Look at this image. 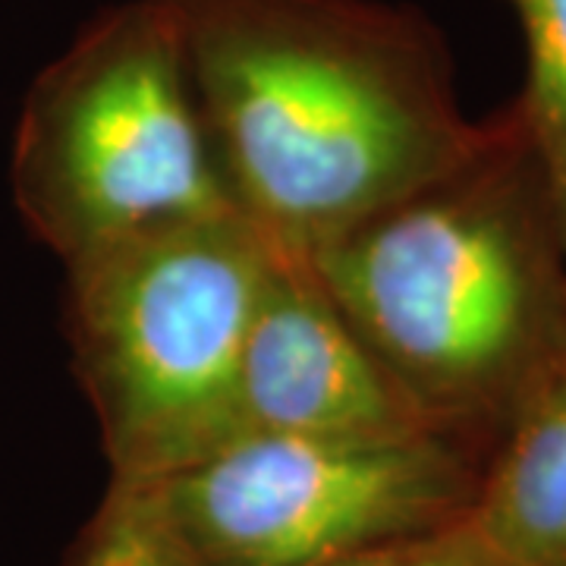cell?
<instances>
[{
	"instance_id": "obj_1",
	"label": "cell",
	"mask_w": 566,
	"mask_h": 566,
	"mask_svg": "<svg viewBox=\"0 0 566 566\" xmlns=\"http://www.w3.org/2000/svg\"><path fill=\"white\" fill-rule=\"evenodd\" d=\"M230 202L305 259L349 223L469 161L441 32L378 0H164Z\"/></svg>"
},
{
	"instance_id": "obj_2",
	"label": "cell",
	"mask_w": 566,
	"mask_h": 566,
	"mask_svg": "<svg viewBox=\"0 0 566 566\" xmlns=\"http://www.w3.org/2000/svg\"><path fill=\"white\" fill-rule=\"evenodd\" d=\"M460 167L305 255L434 431L488 447L566 359V240L513 107Z\"/></svg>"
},
{
	"instance_id": "obj_3",
	"label": "cell",
	"mask_w": 566,
	"mask_h": 566,
	"mask_svg": "<svg viewBox=\"0 0 566 566\" xmlns=\"http://www.w3.org/2000/svg\"><path fill=\"white\" fill-rule=\"evenodd\" d=\"M277 249L240 214L164 223L66 268V334L111 479L155 482L233 438L245 334Z\"/></svg>"
},
{
	"instance_id": "obj_4",
	"label": "cell",
	"mask_w": 566,
	"mask_h": 566,
	"mask_svg": "<svg viewBox=\"0 0 566 566\" xmlns=\"http://www.w3.org/2000/svg\"><path fill=\"white\" fill-rule=\"evenodd\" d=\"M13 199L63 264L164 223L240 214L164 0L104 10L32 82Z\"/></svg>"
},
{
	"instance_id": "obj_5",
	"label": "cell",
	"mask_w": 566,
	"mask_h": 566,
	"mask_svg": "<svg viewBox=\"0 0 566 566\" xmlns=\"http://www.w3.org/2000/svg\"><path fill=\"white\" fill-rule=\"evenodd\" d=\"M482 463L441 431L243 434L145 485L202 566H315L465 516Z\"/></svg>"
},
{
	"instance_id": "obj_6",
	"label": "cell",
	"mask_w": 566,
	"mask_h": 566,
	"mask_svg": "<svg viewBox=\"0 0 566 566\" xmlns=\"http://www.w3.org/2000/svg\"><path fill=\"white\" fill-rule=\"evenodd\" d=\"M406 431L434 428L365 346L312 264L277 252L245 334L230 441Z\"/></svg>"
},
{
	"instance_id": "obj_7",
	"label": "cell",
	"mask_w": 566,
	"mask_h": 566,
	"mask_svg": "<svg viewBox=\"0 0 566 566\" xmlns=\"http://www.w3.org/2000/svg\"><path fill=\"white\" fill-rule=\"evenodd\" d=\"M465 516L516 566H566V359L494 434Z\"/></svg>"
},
{
	"instance_id": "obj_8",
	"label": "cell",
	"mask_w": 566,
	"mask_h": 566,
	"mask_svg": "<svg viewBox=\"0 0 566 566\" xmlns=\"http://www.w3.org/2000/svg\"><path fill=\"white\" fill-rule=\"evenodd\" d=\"M526 44V82L510 104L542 161L566 240V0H506Z\"/></svg>"
},
{
	"instance_id": "obj_9",
	"label": "cell",
	"mask_w": 566,
	"mask_h": 566,
	"mask_svg": "<svg viewBox=\"0 0 566 566\" xmlns=\"http://www.w3.org/2000/svg\"><path fill=\"white\" fill-rule=\"evenodd\" d=\"M70 566H202L145 482L111 479Z\"/></svg>"
},
{
	"instance_id": "obj_10",
	"label": "cell",
	"mask_w": 566,
	"mask_h": 566,
	"mask_svg": "<svg viewBox=\"0 0 566 566\" xmlns=\"http://www.w3.org/2000/svg\"><path fill=\"white\" fill-rule=\"evenodd\" d=\"M315 566H516L488 542L479 528L460 516L453 523L381 545L359 547Z\"/></svg>"
}]
</instances>
